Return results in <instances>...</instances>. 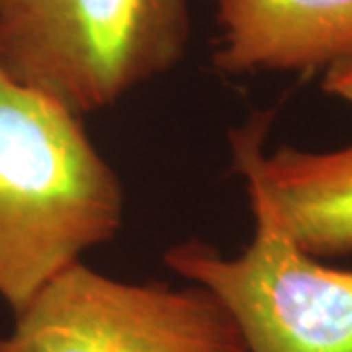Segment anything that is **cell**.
<instances>
[{
	"label": "cell",
	"mask_w": 352,
	"mask_h": 352,
	"mask_svg": "<svg viewBox=\"0 0 352 352\" xmlns=\"http://www.w3.org/2000/svg\"><path fill=\"white\" fill-rule=\"evenodd\" d=\"M190 30L186 0H0V71L85 116L168 73Z\"/></svg>",
	"instance_id": "7a4b0ae2"
},
{
	"label": "cell",
	"mask_w": 352,
	"mask_h": 352,
	"mask_svg": "<svg viewBox=\"0 0 352 352\" xmlns=\"http://www.w3.org/2000/svg\"><path fill=\"white\" fill-rule=\"evenodd\" d=\"M249 200L254 231L239 254L190 239L164 264L223 303L249 352H352V268L303 252L263 201Z\"/></svg>",
	"instance_id": "3957f363"
},
{
	"label": "cell",
	"mask_w": 352,
	"mask_h": 352,
	"mask_svg": "<svg viewBox=\"0 0 352 352\" xmlns=\"http://www.w3.org/2000/svg\"><path fill=\"white\" fill-rule=\"evenodd\" d=\"M122 221V182L80 116L0 71V298L18 314Z\"/></svg>",
	"instance_id": "6da1fadb"
},
{
	"label": "cell",
	"mask_w": 352,
	"mask_h": 352,
	"mask_svg": "<svg viewBox=\"0 0 352 352\" xmlns=\"http://www.w3.org/2000/svg\"><path fill=\"white\" fill-rule=\"evenodd\" d=\"M212 2L223 75L314 71L352 53V0Z\"/></svg>",
	"instance_id": "8992f818"
},
{
	"label": "cell",
	"mask_w": 352,
	"mask_h": 352,
	"mask_svg": "<svg viewBox=\"0 0 352 352\" xmlns=\"http://www.w3.org/2000/svg\"><path fill=\"white\" fill-rule=\"evenodd\" d=\"M14 315L0 352H249L210 289L126 282L82 261L51 278Z\"/></svg>",
	"instance_id": "277c9868"
},
{
	"label": "cell",
	"mask_w": 352,
	"mask_h": 352,
	"mask_svg": "<svg viewBox=\"0 0 352 352\" xmlns=\"http://www.w3.org/2000/svg\"><path fill=\"white\" fill-rule=\"evenodd\" d=\"M321 88L329 96L352 104V53L325 67Z\"/></svg>",
	"instance_id": "52a82bcc"
},
{
	"label": "cell",
	"mask_w": 352,
	"mask_h": 352,
	"mask_svg": "<svg viewBox=\"0 0 352 352\" xmlns=\"http://www.w3.org/2000/svg\"><path fill=\"white\" fill-rule=\"evenodd\" d=\"M270 116L231 131L235 170L282 233L315 258L352 254V143L335 151H263Z\"/></svg>",
	"instance_id": "5b68a950"
}]
</instances>
